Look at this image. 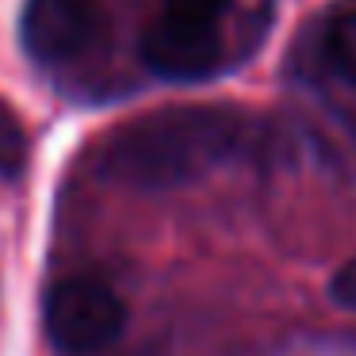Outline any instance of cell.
<instances>
[{"label": "cell", "mask_w": 356, "mask_h": 356, "mask_svg": "<svg viewBox=\"0 0 356 356\" xmlns=\"http://www.w3.org/2000/svg\"><path fill=\"white\" fill-rule=\"evenodd\" d=\"M261 154L264 127L249 111L184 104L115 127L100 146V172L127 188L165 192L195 184L222 165L257 161Z\"/></svg>", "instance_id": "1"}, {"label": "cell", "mask_w": 356, "mask_h": 356, "mask_svg": "<svg viewBox=\"0 0 356 356\" xmlns=\"http://www.w3.org/2000/svg\"><path fill=\"white\" fill-rule=\"evenodd\" d=\"M127 325V307L108 284L92 276H65L47 291L42 330L65 356H92L108 348Z\"/></svg>", "instance_id": "2"}, {"label": "cell", "mask_w": 356, "mask_h": 356, "mask_svg": "<svg viewBox=\"0 0 356 356\" xmlns=\"http://www.w3.org/2000/svg\"><path fill=\"white\" fill-rule=\"evenodd\" d=\"M24 47L39 62H73L104 39V12L96 0H27Z\"/></svg>", "instance_id": "3"}, {"label": "cell", "mask_w": 356, "mask_h": 356, "mask_svg": "<svg viewBox=\"0 0 356 356\" xmlns=\"http://www.w3.org/2000/svg\"><path fill=\"white\" fill-rule=\"evenodd\" d=\"M138 54L157 77L203 81L222 65V35L218 27H200L157 12L138 39Z\"/></svg>", "instance_id": "4"}, {"label": "cell", "mask_w": 356, "mask_h": 356, "mask_svg": "<svg viewBox=\"0 0 356 356\" xmlns=\"http://www.w3.org/2000/svg\"><path fill=\"white\" fill-rule=\"evenodd\" d=\"M325 70L345 85H356V8H345L322 31Z\"/></svg>", "instance_id": "5"}, {"label": "cell", "mask_w": 356, "mask_h": 356, "mask_svg": "<svg viewBox=\"0 0 356 356\" xmlns=\"http://www.w3.org/2000/svg\"><path fill=\"white\" fill-rule=\"evenodd\" d=\"M27 165V131L16 111L0 100V177H19Z\"/></svg>", "instance_id": "6"}, {"label": "cell", "mask_w": 356, "mask_h": 356, "mask_svg": "<svg viewBox=\"0 0 356 356\" xmlns=\"http://www.w3.org/2000/svg\"><path fill=\"white\" fill-rule=\"evenodd\" d=\"M161 12L188 19V24H200V27H218L226 12V0H161Z\"/></svg>", "instance_id": "7"}, {"label": "cell", "mask_w": 356, "mask_h": 356, "mask_svg": "<svg viewBox=\"0 0 356 356\" xmlns=\"http://www.w3.org/2000/svg\"><path fill=\"white\" fill-rule=\"evenodd\" d=\"M330 295H333V302H337V307L356 310V257H348V261L341 264L337 272H333Z\"/></svg>", "instance_id": "8"}]
</instances>
